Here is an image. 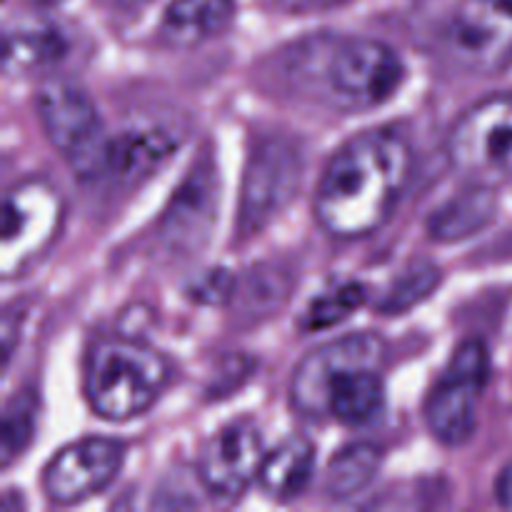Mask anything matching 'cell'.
<instances>
[{"mask_svg": "<svg viewBox=\"0 0 512 512\" xmlns=\"http://www.w3.org/2000/svg\"><path fill=\"white\" fill-rule=\"evenodd\" d=\"M63 198L45 180H28L5 193L0 270L5 278L23 275L58 238Z\"/></svg>", "mask_w": 512, "mask_h": 512, "instance_id": "8992f818", "label": "cell"}, {"mask_svg": "<svg viewBox=\"0 0 512 512\" xmlns=\"http://www.w3.org/2000/svg\"><path fill=\"white\" fill-rule=\"evenodd\" d=\"M383 453L373 443H353L333 455L325 470V493L333 500H348L363 493L378 475Z\"/></svg>", "mask_w": 512, "mask_h": 512, "instance_id": "d6986e66", "label": "cell"}, {"mask_svg": "<svg viewBox=\"0 0 512 512\" xmlns=\"http://www.w3.org/2000/svg\"><path fill=\"white\" fill-rule=\"evenodd\" d=\"M450 163L480 185L512 178V95H498L473 105L455 123L448 140Z\"/></svg>", "mask_w": 512, "mask_h": 512, "instance_id": "5b68a950", "label": "cell"}, {"mask_svg": "<svg viewBox=\"0 0 512 512\" xmlns=\"http://www.w3.org/2000/svg\"><path fill=\"white\" fill-rule=\"evenodd\" d=\"M445 40L463 68L500 73L512 65V0H460Z\"/></svg>", "mask_w": 512, "mask_h": 512, "instance_id": "ba28073f", "label": "cell"}, {"mask_svg": "<svg viewBox=\"0 0 512 512\" xmlns=\"http://www.w3.org/2000/svg\"><path fill=\"white\" fill-rule=\"evenodd\" d=\"M368 298V290L360 283H343L330 293L318 295L313 303L308 305L303 318L305 330H325L338 325L348 315H353L360 305Z\"/></svg>", "mask_w": 512, "mask_h": 512, "instance_id": "7402d4cb", "label": "cell"}, {"mask_svg": "<svg viewBox=\"0 0 512 512\" xmlns=\"http://www.w3.org/2000/svg\"><path fill=\"white\" fill-rule=\"evenodd\" d=\"M35 420H38V400L30 393H20L5 405L3 413V465L8 468L23 450L28 448L35 435Z\"/></svg>", "mask_w": 512, "mask_h": 512, "instance_id": "603a6c76", "label": "cell"}, {"mask_svg": "<svg viewBox=\"0 0 512 512\" xmlns=\"http://www.w3.org/2000/svg\"><path fill=\"white\" fill-rule=\"evenodd\" d=\"M125 445L110 438H83L65 445L43 470V490L53 503L75 505L118 478Z\"/></svg>", "mask_w": 512, "mask_h": 512, "instance_id": "30bf717a", "label": "cell"}, {"mask_svg": "<svg viewBox=\"0 0 512 512\" xmlns=\"http://www.w3.org/2000/svg\"><path fill=\"white\" fill-rule=\"evenodd\" d=\"M38 118L53 148L83 178L103 175L108 140L98 108L80 85L50 80L38 95Z\"/></svg>", "mask_w": 512, "mask_h": 512, "instance_id": "277c9868", "label": "cell"}, {"mask_svg": "<svg viewBox=\"0 0 512 512\" xmlns=\"http://www.w3.org/2000/svg\"><path fill=\"white\" fill-rule=\"evenodd\" d=\"M123 5H128V8H143V5H148L150 0H120Z\"/></svg>", "mask_w": 512, "mask_h": 512, "instance_id": "d4e9b609", "label": "cell"}, {"mask_svg": "<svg viewBox=\"0 0 512 512\" xmlns=\"http://www.w3.org/2000/svg\"><path fill=\"white\" fill-rule=\"evenodd\" d=\"M383 355V340L373 333L345 335V338H335L310 350L298 363L293 383H290L295 408L310 418L328 415V398L333 385L358 368H378L383 363Z\"/></svg>", "mask_w": 512, "mask_h": 512, "instance_id": "9c48e42d", "label": "cell"}, {"mask_svg": "<svg viewBox=\"0 0 512 512\" xmlns=\"http://www.w3.org/2000/svg\"><path fill=\"white\" fill-rule=\"evenodd\" d=\"M443 280V270L430 260H415L403 270L393 283L388 285L385 295L380 298V310L385 315H398L415 308L420 300L428 298Z\"/></svg>", "mask_w": 512, "mask_h": 512, "instance_id": "44dd1931", "label": "cell"}, {"mask_svg": "<svg viewBox=\"0 0 512 512\" xmlns=\"http://www.w3.org/2000/svg\"><path fill=\"white\" fill-rule=\"evenodd\" d=\"M490 375V355L480 340H468L455 350L425 400V423L445 445H463L478 425V400Z\"/></svg>", "mask_w": 512, "mask_h": 512, "instance_id": "52a82bcc", "label": "cell"}, {"mask_svg": "<svg viewBox=\"0 0 512 512\" xmlns=\"http://www.w3.org/2000/svg\"><path fill=\"white\" fill-rule=\"evenodd\" d=\"M410 173V150L398 135L368 130L350 138L325 165L315 215L335 238H363L393 213Z\"/></svg>", "mask_w": 512, "mask_h": 512, "instance_id": "6da1fadb", "label": "cell"}, {"mask_svg": "<svg viewBox=\"0 0 512 512\" xmlns=\"http://www.w3.org/2000/svg\"><path fill=\"white\" fill-rule=\"evenodd\" d=\"M385 408V383L378 368H358L333 385L328 398V415L345 425H368L380 418Z\"/></svg>", "mask_w": 512, "mask_h": 512, "instance_id": "e0dca14e", "label": "cell"}, {"mask_svg": "<svg viewBox=\"0 0 512 512\" xmlns=\"http://www.w3.org/2000/svg\"><path fill=\"white\" fill-rule=\"evenodd\" d=\"M180 193V190H178ZM210 210H213V193L205 185L203 175H195L188 185L183 188V193L178 195L175 205L170 208L168 215V235L178 240L180 245L193 240L198 243V233L208 235V223H203L205 218H210Z\"/></svg>", "mask_w": 512, "mask_h": 512, "instance_id": "ffe728a7", "label": "cell"}, {"mask_svg": "<svg viewBox=\"0 0 512 512\" xmlns=\"http://www.w3.org/2000/svg\"><path fill=\"white\" fill-rule=\"evenodd\" d=\"M230 290H233V278L228 275V270H210L203 280H198V283L190 288V293H193V298L200 300V303L215 305L223 303L230 295Z\"/></svg>", "mask_w": 512, "mask_h": 512, "instance_id": "cb8c5ba5", "label": "cell"}, {"mask_svg": "<svg viewBox=\"0 0 512 512\" xmlns=\"http://www.w3.org/2000/svg\"><path fill=\"white\" fill-rule=\"evenodd\" d=\"M178 138L163 128L125 130L108 140L103 175L118 183H138L173 155Z\"/></svg>", "mask_w": 512, "mask_h": 512, "instance_id": "4fadbf2b", "label": "cell"}, {"mask_svg": "<svg viewBox=\"0 0 512 512\" xmlns=\"http://www.w3.org/2000/svg\"><path fill=\"white\" fill-rule=\"evenodd\" d=\"M495 210H498V198L493 193V185L473 183V188L455 195L443 208L435 210L428 230L440 243H455V240L480 233L495 218Z\"/></svg>", "mask_w": 512, "mask_h": 512, "instance_id": "2e32d148", "label": "cell"}, {"mask_svg": "<svg viewBox=\"0 0 512 512\" xmlns=\"http://www.w3.org/2000/svg\"><path fill=\"white\" fill-rule=\"evenodd\" d=\"M168 383V365L133 340H103L85 360V398L105 420H130L158 403Z\"/></svg>", "mask_w": 512, "mask_h": 512, "instance_id": "7a4b0ae2", "label": "cell"}, {"mask_svg": "<svg viewBox=\"0 0 512 512\" xmlns=\"http://www.w3.org/2000/svg\"><path fill=\"white\" fill-rule=\"evenodd\" d=\"M65 55V38L48 23H20L5 33V73H30Z\"/></svg>", "mask_w": 512, "mask_h": 512, "instance_id": "ac0fdd59", "label": "cell"}, {"mask_svg": "<svg viewBox=\"0 0 512 512\" xmlns=\"http://www.w3.org/2000/svg\"><path fill=\"white\" fill-rule=\"evenodd\" d=\"M300 155L283 140H265L253 153L243 183V230L263 228L275 213L290 203L300 183Z\"/></svg>", "mask_w": 512, "mask_h": 512, "instance_id": "7c38bea8", "label": "cell"}, {"mask_svg": "<svg viewBox=\"0 0 512 512\" xmlns=\"http://www.w3.org/2000/svg\"><path fill=\"white\" fill-rule=\"evenodd\" d=\"M315 468V445L303 435L283 440L275 450L265 453L258 483L268 498L293 500L308 488Z\"/></svg>", "mask_w": 512, "mask_h": 512, "instance_id": "9a60e30c", "label": "cell"}, {"mask_svg": "<svg viewBox=\"0 0 512 512\" xmlns=\"http://www.w3.org/2000/svg\"><path fill=\"white\" fill-rule=\"evenodd\" d=\"M263 438L248 420H235L200 450L198 475L210 495L235 500L258 480L263 468Z\"/></svg>", "mask_w": 512, "mask_h": 512, "instance_id": "8fae6325", "label": "cell"}, {"mask_svg": "<svg viewBox=\"0 0 512 512\" xmlns=\"http://www.w3.org/2000/svg\"><path fill=\"white\" fill-rule=\"evenodd\" d=\"M403 60L373 38H340L325 48L323 90L333 108L370 110L393 98L403 83Z\"/></svg>", "mask_w": 512, "mask_h": 512, "instance_id": "3957f363", "label": "cell"}, {"mask_svg": "<svg viewBox=\"0 0 512 512\" xmlns=\"http://www.w3.org/2000/svg\"><path fill=\"white\" fill-rule=\"evenodd\" d=\"M235 0H173L165 8L160 35L173 48H195L228 28Z\"/></svg>", "mask_w": 512, "mask_h": 512, "instance_id": "5bb4252c", "label": "cell"}]
</instances>
